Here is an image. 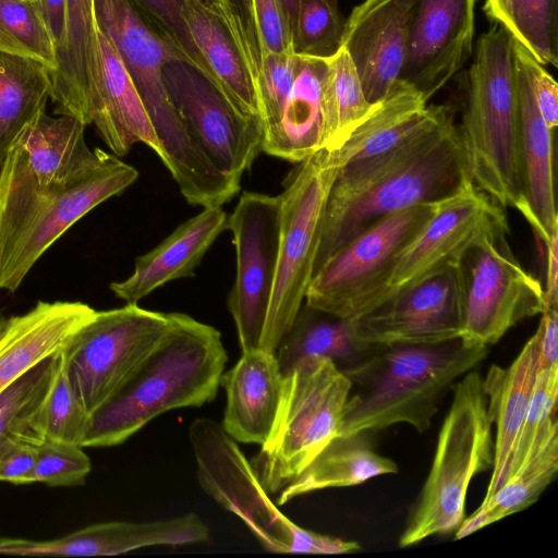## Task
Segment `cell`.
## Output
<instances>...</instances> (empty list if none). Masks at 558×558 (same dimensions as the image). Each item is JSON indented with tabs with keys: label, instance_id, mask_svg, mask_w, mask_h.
<instances>
[{
	"label": "cell",
	"instance_id": "1",
	"mask_svg": "<svg viewBox=\"0 0 558 558\" xmlns=\"http://www.w3.org/2000/svg\"><path fill=\"white\" fill-rule=\"evenodd\" d=\"M137 177L133 166L99 148L97 159L83 171L44 183L14 142L0 165V290L15 292L75 222Z\"/></svg>",
	"mask_w": 558,
	"mask_h": 558
},
{
	"label": "cell",
	"instance_id": "2",
	"mask_svg": "<svg viewBox=\"0 0 558 558\" xmlns=\"http://www.w3.org/2000/svg\"><path fill=\"white\" fill-rule=\"evenodd\" d=\"M170 326L121 389L90 421L82 447L123 444L158 415L211 402L228 361L221 333L187 314Z\"/></svg>",
	"mask_w": 558,
	"mask_h": 558
},
{
	"label": "cell",
	"instance_id": "3",
	"mask_svg": "<svg viewBox=\"0 0 558 558\" xmlns=\"http://www.w3.org/2000/svg\"><path fill=\"white\" fill-rule=\"evenodd\" d=\"M487 354L488 347L466 345L460 338L371 347L342 369L357 389L348 399L339 435L368 434L396 424L425 432L447 392Z\"/></svg>",
	"mask_w": 558,
	"mask_h": 558
},
{
	"label": "cell",
	"instance_id": "4",
	"mask_svg": "<svg viewBox=\"0 0 558 558\" xmlns=\"http://www.w3.org/2000/svg\"><path fill=\"white\" fill-rule=\"evenodd\" d=\"M97 29L109 40L136 87L163 153L162 162L193 206L229 202L240 183L221 173L187 132L167 92L162 66L185 58L132 0H94ZM187 62V61H186Z\"/></svg>",
	"mask_w": 558,
	"mask_h": 558
},
{
	"label": "cell",
	"instance_id": "5",
	"mask_svg": "<svg viewBox=\"0 0 558 558\" xmlns=\"http://www.w3.org/2000/svg\"><path fill=\"white\" fill-rule=\"evenodd\" d=\"M458 129L472 183L524 214L519 163V96L513 39L495 24L476 43Z\"/></svg>",
	"mask_w": 558,
	"mask_h": 558
},
{
	"label": "cell",
	"instance_id": "6",
	"mask_svg": "<svg viewBox=\"0 0 558 558\" xmlns=\"http://www.w3.org/2000/svg\"><path fill=\"white\" fill-rule=\"evenodd\" d=\"M482 380L472 369L452 388L453 397L440 426L432 465L400 536V547L456 532L465 519L472 478L493 466V424Z\"/></svg>",
	"mask_w": 558,
	"mask_h": 558
},
{
	"label": "cell",
	"instance_id": "7",
	"mask_svg": "<svg viewBox=\"0 0 558 558\" xmlns=\"http://www.w3.org/2000/svg\"><path fill=\"white\" fill-rule=\"evenodd\" d=\"M470 180L458 129L452 124L421 151L375 172L341 196H328L315 271L378 219L437 203Z\"/></svg>",
	"mask_w": 558,
	"mask_h": 558
},
{
	"label": "cell",
	"instance_id": "8",
	"mask_svg": "<svg viewBox=\"0 0 558 558\" xmlns=\"http://www.w3.org/2000/svg\"><path fill=\"white\" fill-rule=\"evenodd\" d=\"M189 439L201 488L221 507L235 514L265 549L289 554H349L354 541L318 534L286 517L269 498L255 469L222 428L210 418H196Z\"/></svg>",
	"mask_w": 558,
	"mask_h": 558
},
{
	"label": "cell",
	"instance_id": "9",
	"mask_svg": "<svg viewBox=\"0 0 558 558\" xmlns=\"http://www.w3.org/2000/svg\"><path fill=\"white\" fill-rule=\"evenodd\" d=\"M352 383L331 360L310 359L283 376L267 440L252 465L270 494H278L340 433Z\"/></svg>",
	"mask_w": 558,
	"mask_h": 558
},
{
	"label": "cell",
	"instance_id": "10",
	"mask_svg": "<svg viewBox=\"0 0 558 558\" xmlns=\"http://www.w3.org/2000/svg\"><path fill=\"white\" fill-rule=\"evenodd\" d=\"M339 167L319 149L299 162L280 196L277 270L260 347L275 352L290 328L315 272L329 191Z\"/></svg>",
	"mask_w": 558,
	"mask_h": 558
},
{
	"label": "cell",
	"instance_id": "11",
	"mask_svg": "<svg viewBox=\"0 0 558 558\" xmlns=\"http://www.w3.org/2000/svg\"><path fill=\"white\" fill-rule=\"evenodd\" d=\"M437 203L396 211L369 225L315 271L304 302L349 320L377 306L400 254L428 221Z\"/></svg>",
	"mask_w": 558,
	"mask_h": 558
},
{
	"label": "cell",
	"instance_id": "12",
	"mask_svg": "<svg viewBox=\"0 0 558 558\" xmlns=\"http://www.w3.org/2000/svg\"><path fill=\"white\" fill-rule=\"evenodd\" d=\"M169 326V313L126 304L96 311L61 349L73 387L90 416L121 389Z\"/></svg>",
	"mask_w": 558,
	"mask_h": 558
},
{
	"label": "cell",
	"instance_id": "13",
	"mask_svg": "<svg viewBox=\"0 0 558 558\" xmlns=\"http://www.w3.org/2000/svg\"><path fill=\"white\" fill-rule=\"evenodd\" d=\"M508 231L486 234L462 257L460 339L466 345L497 343L521 320L546 308L544 286L511 252Z\"/></svg>",
	"mask_w": 558,
	"mask_h": 558
},
{
	"label": "cell",
	"instance_id": "14",
	"mask_svg": "<svg viewBox=\"0 0 558 558\" xmlns=\"http://www.w3.org/2000/svg\"><path fill=\"white\" fill-rule=\"evenodd\" d=\"M162 77L197 146L221 173L241 182L262 151L260 120L241 113L217 84L182 59L167 61Z\"/></svg>",
	"mask_w": 558,
	"mask_h": 558
},
{
	"label": "cell",
	"instance_id": "15",
	"mask_svg": "<svg viewBox=\"0 0 558 558\" xmlns=\"http://www.w3.org/2000/svg\"><path fill=\"white\" fill-rule=\"evenodd\" d=\"M227 228L235 246V279L228 298L242 351L258 349L274 288L280 234V196L244 192Z\"/></svg>",
	"mask_w": 558,
	"mask_h": 558
},
{
	"label": "cell",
	"instance_id": "16",
	"mask_svg": "<svg viewBox=\"0 0 558 558\" xmlns=\"http://www.w3.org/2000/svg\"><path fill=\"white\" fill-rule=\"evenodd\" d=\"M498 231H509L502 207L470 180L436 204L428 221L400 254L381 302L459 265L473 244Z\"/></svg>",
	"mask_w": 558,
	"mask_h": 558
},
{
	"label": "cell",
	"instance_id": "17",
	"mask_svg": "<svg viewBox=\"0 0 558 558\" xmlns=\"http://www.w3.org/2000/svg\"><path fill=\"white\" fill-rule=\"evenodd\" d=\"M461 300V272L454 265L391 295L351 324L366 348L442 343L460 337Z\"/></svg>",
	"mask_w": 558,
	"mask_h": 558
},
{
	"label": "cell",
	"instance_id": "18",
	"mask_svg": "<svg viewBox=\"0 0 558 558\" xmlns=\"http://www.w3.org/2000/svg\"><path fill=\"white\" fill-rule=\"evenodd\" d=\"M475 0H417L398 80L426 101L462 68L472 52Z\"/></svg>",
	"mask_w": 558,
	"mask_h": 558
},
{
	"label": "cell",
	"instance_id": "19",
	"mask_svg": "<svg viewBox=\"0 0 558 558\" xmlns=\"http://www.w3.org/2000/svg\"><path fill=\"white\" fill-rule=\"evenodd\" d=\"M417 0H364L344 22L341 48L351 58L367 101L379 102L398 81Z\"/></svg>",
	"mask_w": 558,
	"mask_h": 558
},
{
	"label": "cell",
	"instance_id": "20",
	"mask_svg": "<svg viewBox=\"0 0 558 558\" xmlns=\"http://www.w3.org/2000/svg\"><path fill=\"white\" fill-rule=\"evenodd\" d=\"M513 50L518 75L519 163L525 205L523 217L545 244L558 230L554 131L547 126L537 109L526 66L514 44Z\"/></svg>",
	"mask_w": 558,
	"mask_h": 558
},
{
	"label": "cell",
	"instance_id": "21",
	"mask_svg": "<svg viewBox=\"0 0 558 558\" xmlns=\"http://www.w3.org/2000/svg\"><path fill=\"white\" fill-rule=\"evenodd\" d=\"M92 124L118 157L136 143L163 153L142 98L109 40L97 29V81Z\"/></svg>",
	"mask_w": 558,
	"mask_h": 558
},
{
	"label": "cell",
	"instance_id": "22",
	"mask_svg": "<svg viewBox=\"0 0 558 558\" xmlns=\"http://www.w3.org/2000/svg\"><path fill=\"white\" fill-rule=\"evenodd\" d=\"M95 312L80 301H38L26 313L7 318L0 336V392L60 351Z\"/></svg>",
	"mask_w": 558,
	"mask_h": 558
},
{
	"label": "cell",
	"instance_id": "23",
	"mask_svg": "<svg viewBox=\"0 0 558 558\" xmlns=\"http://www.w3.org/2000/svg\"><path fill=\"white\" fill-rule=\"evenodd\" d=\"M282 383L275 352L262 348L242 351L220 380L227 397L220 424L223 430L236 442L262 446L274 425Z\"/></svg>",
	"mask_w": 558,
	"mask_h": 558
},
{
	"label": "cell",
	"instance_id": "24",
	"mask_svg": "<svg viewBox=\"0 0 558 558\" xmlns=\"http://www.w3.org/2000/svg\"><path fill=\"white\" fill-rule=\"evenodd\" d=\"M539 363V332L526 341L506 367L492 365L483 377L489 420L495 425L492 476L484 499L508 478L519 435L529 410Z\"/></svg>",
	"mask_w": 558,
	"mask_h": 558
},
{
	"label": "cell",
	"instance_id": "25",
	"mask_svg": "<svg viewBox=\"0 0 558 558\" xmlns=\"http://www.w3.org/2000/svg\"><path fill=\"white\" fill-rule=\"evenodd\" d=\"M227 219L221 206L205 207L155 248L138 256L133 272L111 282L110 290L126 304H137L169 281L194 276L208 248L227 229Z\"/></svg>",
	"mask_w": 558,
	"mask_h": 558
},
{
	"label": "cell",
	"instance_id": "26",
	"mask_svg": "<svg viewBox=\"0 0 558 558\" xmlns=\"http://www.w3.org/2000/svg\"><path fill=\"white\" fill-rule=\"evenodd\" d=\"M185 20L210 74L232 105L259 119V75L220 12L208 0H186Z\"/></svg>",
	"mask_w": 558,
	"mask_h": 558
},
{
	"label": "cell",
	"instance_id": "27",
	"mask_svg": "<svg viewBox=\"0 0 558 558\" xmlns=\"http://www.w3.org/2000/svg\"><path fill=\"white\" fill-rule=\"evenodd\" d=\"M50 73L56 113L92 124L97 81V27L94 0H65V37Z\"/></svg>",
	"mask_w": 558,
	"mask_h": 558
},
{
	"label": "cell",
	"instance_id": "28",
	"mask_svg": "<svg viewBox=\"0 0 558 558\" xmlns=\"http://www.w3.org/2000/svg\"><path fill=\"white\" fill-rule=\"evenodd\" d=\"M328 59L299 56L292 90L277 128L262 142V151L301 162L320 149L323 130V81Z\"/></svg>",
	"mask_w": 558,
	"mask_h": 558
},
{
	"label": "cell",
	"instance_id": "29",
	"mask_svg": "<svg viewBox=\"0 0 558 558\" xmlns=\"http://www.w3.org/2000/svg\"><path fill=\"white\" fill-rule=\"evenodd\" d=\"M398 472L396 462L377 453L367 434L336 436L277 497L282 506L304 494L360 485L371 478Z\"/></svg>",
	"mask_w": 558,
	"mask_h": 558
},
{
	"label": "cell",
	"instance_id": "30",
	"mask_svg": "<svg viewBox=\"0 0 558 558\" xmlns=\"http://www.w3.org/2000/svg\"><path fill=\"white\" fill-rule=\"evenodd\" d=\"M85 128L77 119L41 111L19 133L16 140L37 180L48 183L64 181L90 166L99 148L90 149Z\"/></svg>",
	"mask_w": 558,
	"mask_h": 558
},
{
	"label": "cell",
	"instance_id": "31",
	"mask_svg": "<svg viewBox=\"0 0 558 558\" xmlns=\"http://www.w3.org/2000/svg\"><path fill=\"white\" fill-rule=\"evenodd\" d=\"M433 110L417 90L398 80L343 146L332 151L338 167L389 149L420 128Z\"/></svg>",
	"mask_w": 558,
	"mask_h": 558
},
{
	"label": "cell",
	"instance_id": "32",
	"mask_svg": "<svg viewBox=\"0 0 558 558\" xmlns=\"http://www.w3.org/2000/svg\"><path fill=\"white\" fill-rule=\"evenodd\" d=\"M368 349L356 340L351 320L304 302L275 353L281 374L286 376L302 362L315 357L329 359L343 369Z\"/></svg>",
	"mask_w": 558,
	"mask_h": 558
},
{
	"label": "cell",
	"instance_id": "33",
	"mask_svg": "<svg viewBox=\"0 0 558 558\" xmlns=\"http://www.w3.org/2000/svg\"><path fill=\"white\" fill-rule=\"evenodd\" d=\"M50 89L44 64L0 50V165L22 129L45 110Z\"/></svg>",
	"mask_w": 558,
	"mask_h": 558
},
{
	"label": "cell",
	"instance_id": "34",
	"mask_svg": "<svg viewBox=\"0 0 558 558\" xmlns=\"http://www.w3.org/2000/svg\"><path fill=\"white\" fill-rule=\"evenodd\" d=\"M322 100L320 149L337 151L376 106L367 101L356 69L342 48L328 59Z\"/></svg>",
	"mask_w": 558,
	"mask_h": 558
},
{
	"label": "cell",
	"instance_id": "35",
	"mask_svg": "<svg viewBox=\"0 0 558 558\" xmlns=\"http://www.w3.org/2000/svg\"><path fill=\"white\" fill-rule=\"evenodd\" d=\"M558 471V437L534 454L513 476L481 506L456 531L462 538L488 524L521 511L534 504L555 478Z\"/></svg>",
	"mask_w": 558,
	"mask_h": 558
},
{
	"label": "cell",
	"instance_id": "36",
	"mask_svg": "<svg viewBox=\"0 0 558 558\" xmlns=\"http://www.w3.org/2000/svg\"><path fill=\"white\" fill-rule=\"evenodd\" d=\"M486 15L543 65H558V0H484Z\"/></svg>",
	"mask_w": 558,
	"mask_h": 558
},
{
	"label": "cell",
	"instance_id": "37",
	"mask_svg": "<svg viewBox=\"0 0 558 558\" xmlns=\"http://www.w3.org/2000/svg\"><path fill=\"white\" fill-rule=\"evenodd\" d=\"M59 351L31 368L0 392V453L11 439L40 444L39 410Z\"/></svg>",
	"mask_w": 558,
	"mask_h": 558
},
{
	"label": "cell",
	"instance_id": "38",
	"mask_svg": "<svg viewBox=\"0 0 558 558\" xmlns=\"http://www.w3.org/2000/svg\"><path fill=\"white\" fill-rule=\"evenodd\" d=\"M0 50L36 60L50 73L56 70L54 46L38 1L0 0Z\"/></svg>",
	"mask_w": 558,
	"mask_h": 558
},
{
	"label": "cell",
	"instance_id": "39",
	"mask_svg": "<svg viewBox=\"0 0 558 558\" xmlns=\"http://www.w3.org/2000/svg\"><path fill=\"white\" fill-rule=\"evenodd\" d=\"M90 421L92 416L73 387L60 350L39 410V426L44 439L82 446Z\"/></svg>",
	"mask_w": 558,
	"mask_h": 558
},
{
	"label": "cell",
	"instance_id": "40",
	"mask_svg": "<svg viewBox=\"0 0 558 558\" xmlns=\"http://www.w3.org/2000/svg\"><path fill=\"white\" fill-rule=\"evenodd\" d=\"M557 397L558 365L538 367L507 481L551 439L558 437Z\"/></svg>",
	"mask_w": 558,
	"mask_h": 558
},
{
	"label": "cell",
	"instance_id": "41",
	"mask_svg": "<svg viewBox=\"0 0 558 558\" xmlns=\"http://www.w3.org/2000/svg\"><path fill=\"white\" fill-rule=\"evenodd\" d=\"M145 17L169 40L185 60L203 72L215 84L210 71L198 51L185 20L186 0H132ZM223 16L235 37L239 39L250 61V54L243 31L231 8L225 0H208ZM256 68V66H255ZM218 86V85H217Z\"/></svg>",
	"mask_w": 558,
	"mask_h": 558
},
{
	"label": "cell",
	"instance_id": "42",
	"mask_svg": "<svg viewBox=\"0 0 558 558\" xmlns=\"http://www.w3.org/2000/svg\"><path fill=\"white\" fill-rule=\"evenodd\" d=\"M344 22L333 0H300L293 52L300 57L332 58L341 49Z\"/></svg>",
	"mask_w": 558,
	"mask_h": 558
},
{
	"label": "cell",
	"instance_id": "43",
	"mask_svg": "<svg viewBox=\"0 0 558 558\" xmlns=\"http://www.w3.org/2000/svg\"><path fill=\"white\" fill-rule=\"evenodd\" d=\"M298 66L299 56L292 51L262 56L258 102L263 138L271 133L281 120Z\"/></svg>",
	"mask_w": 558,
	"mask_h": 558
},
{
	"label": "cell",
	"instance_id": "44",
	"mask_svg": "<svg viewBox=\"0 0 558 558\" xmlns=\"http://www.w3.org/2000/svg\"><path fill=\"white\" fill-rule=\"evenodd\" d=\"M90 470V459L82 446L44 439L37 447L32 480L53 487L76 486L85 483Z\"/></svg>",
	"mask_w": 558,
	"mask_h": 558
},
{
	"label": "cell",
	"instance_id": "45",
	"mask_svg": "<svg viewBox=\"0 0 558 558\" xmlns=\"http://www.w3.org/2000/svg\"><path fill=\"white\" fill-rule=\"evenodd\" d=\"M262 56L293 52L290 27L279 0H253Z\"/></svg>",
	"mask_w": 558,
	"mask_h": 558
},
{
	"label": "cell",
	"instance_id": "46",
	"mask_svg": "<svg viewBox=\"0 0 558 558\" xmlns=\"http://www.w3.org/2000/svg\"><path fill=\"white\" fill-rule=\"evenodd\" d=\"M513 44L526 66L537 109L544 122L554 131L558 124V85L524 46L514 39Z\"/></svg>",
	"mask_w": 558,
	"mask_h": 558
},
{
	"label": "cell",
	"instance_id": "47",
	"mask_svg": "<svg viewBox=\"0 0 558 558\" xmlns=\"http://www.w3.org/2000/svg\"><path fill=\"white\" fill-rule=\"evenodd\" d=\"M38 445L24 439H11L0 453V482L19 485L33 483Z\"/></svg>",
	"mask_w": 558,
	"mask_h": 558
},
{
	"label": "cell",
	"instance_id": "48",
	"mask_svg": "<svg viewBox=\"0 0 558 558\" xmlns=\"http://www.w3.org/2000/svg\"><path fill=\"white\" fill-rule=\"evenodd\" d=\"M538 367L558 365V305H547L541 314Z\"/></svg>",
	"mask_w": 558,
	"mask_h": 558
},
{
	"label": "cell",
	"instance_id": "49",
	"mask_svg": "<svg viewBox=\"0 0 558 558\" xmlns=\"http://www.w3.org/2000/svg\"><path fill=\"white\" fill-rule=\"evenodd\" d=\"M38 3L57 57L65 37V0H38Z\"/></svg>",
	"mask_w": 558,
	"mask_h": 558
},
{
	"label": "cell",
	"instance_id": "50",
	"mask_svg": "<svg viewBox=\"0 0 558 558\" xmlns=\"http://www.w3.org/2000/svg\"><path fill=\"white\" fill-rule=\"evenodd\" d=\"M235 14L251 51L259 50V39L255 23L253 0H225Z\"/></svg>",
	"mask_w": 558,
	"mask_h": 558
},
{
	"label": "cell",
	"instance_id": "51",
	"mask_svg": "<svg viewBox=\"0 0 558 558\" xmlns=\"http://www.w3.org/2000/svg\"><path fill=\"white\" fill-rule=\"evenodd\" d=\"M546 246L545 296L547 305H558V230L555 231Z\"/></svg>",
	"mask_w": 558,
	"mask_h": 558
},
{
	"label": "cell",
	"instance_id": "52",
	"mask_svg": "<svg viewBox=\"0 0 558 558\" xmlns=\"http://www.w3.org/2000/svg\"><path fill=\"white\" fill-rule=\"evenodd\" d=\"M282 9L284 11L291 36L293 34L295 22H296V14H298V8L300 0H279Z\"/></svg>",
	"mask_w": 558,
	"mask_h": 558
},
{
	"label": "cell",
	"instance_id": "53",
	"mask_svg": "<svg viewBox=\"0 0 558 558\" xmlns=\"http://www.w3.org/2000/svg\"><path fill=\"white\" fill-rule=\"evenodd\" d=\"M29 1H38V0H29Z\"/></svg>",
	"mask_w": 558,
	"mask_h": 558
}]
</instances>
